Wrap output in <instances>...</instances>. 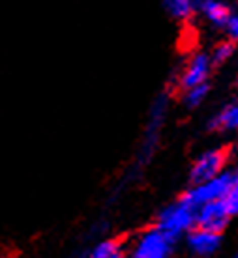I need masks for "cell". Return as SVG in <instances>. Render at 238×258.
<instances>
[{
  "mask_svg": "<svg viewBox=\"0 0 238 258\" xmlns=\"http://www.w3.org/2000/svg\"><path fill=\"white\" fill-rule=\"evenodd\" d=\"M232 174H218L210 178V180L206 181H201V183H195L189 191L180 197V202L187 204V206L192 208H197L201 204H205V202H210V200H218V199H223V195L229 191V187L232 185Z\"/></svg>",
  "mask_w": 238,
  "mask_h": 258,
  "instance_id": "obj_1",
  "label": "cell"
},
{
  "mask_svg": "<svg viewBox=\"0 0 238 258\" xmlns=\"http://www.w3.org/2000/svg\"><path fill=\"white\" fill-rule=\"evenodd\" d=\"M193 225H195V208L187 206L180 200L173 206L165 208L158 217V228H161L174 239H178L182 232L193 228Z\"/></svg>",
  "mask_w": 238,
  "mask_h": 258,
  "instance_id": "obj_2",
  "label": "cell"
},
{
  "mask_svg": "<svg viewBox=\"0 0 238 258\" xmlns=\"http://www.w3.org/2000/svg\"><path fill=\"white\" fill-rule=\"evenodd\" d=\"M176 239L171 238L167 232H163L161 228H152L141 236L137 243L133 256L137 258H163L173 251V245Z\"/></svg>",
  "mask_w": 238,
  "mask_h": 258,
  "instance_id": "obj_3",
  "label": "cell"
},
{
  "mask_svg": "<svg viewBox=\"0 0 238 258\" xmlns=\"http://www.w3.org/2000/svg\"><path fill=\"white\" fill-rule=\"evenodd\" d=\"M229 213L225 210V204L223 200H210V202H205L201 204L197 210H195V225L199 228H205V230H210V232H218L221 234L227 228V223H229Z\"/></svg>",
  "mask_w": 238,
  "mask_h": 258,
  "instance_id": "obj_4",
  "label": "cell"
},
{
  "mask_svg": "<svg viewBox=\"0 0 238 258\" xmlns=\"http://www.w3.org/2000/svg\"><path fill=\"white\" fill-rule=\"evenodd\" d=\"M227 157H229V150L227 148L210 150V152L201 155L192 167V172H189V180H192L193 185L218 176L225 167Z\"/></svg>",
  "mask_w": 238,
  "mask_h": 258,
  "instance_id": "obj_5",
  "label": "cell"
},
{
  "mask_svg": "<svg viewBox=\"0 0 238 258\" xmlns=\"http://www.w3.org/2000/svg\"><path fill=\"white\" fill-rule=\"evenodd\" d=\"M187 245L195 254H201V256H206V254H212L219 249L221 245V234L218 232H210V230H205V228H195L192 230V234L187 236Z\"/></svg>",
  "mask_w": 238,
  "mask_h": 258,
  "instance_id": "obj_6",
  "label": "cell"
},
{
  "mask_svg": "<svg viewBox=\"0 0 238 258\" xmlns=\"http://www.w3.org/2000/svg\"><path fill=\"white\" fill-rule=\"evenodd\" d=\"M210 56H206V54H195L189 62V66L186 68L184 71V75L180 77V88L187 90V88H192L195 84H201L205 83L206 77H208V73H210Z\"/></svg>",
  "mask_w": 238,
  "mask_h": 258,
  "instance_id": "obj_7",
  "label": "cell"
},
{
  "mask_svg": "<svg viewBox=\"0 0 238 258\" xmlns=\"http://www.w3.org/2000/svg\"><path fill=\"white\" fill-rule=\"evenodd\" d=\"M201 10L208 17V21H212L218 26H225V23L231 17L229 8L219 0H201Z\"/></svg>",
  "mask_w": 238,
  "mask_h": 258,
  "instance_id": "obj_8",
  "label": "cell"
},
{
  "mask_svg": "<svg viewBox=\"0 0 238 258\" xmlns=\"http://www.w3.org/2000/svg\"><path fill=\"white\" fill-rule=\"evenodd\" d=\"M212 129H238V105H229L210 122Z\"/></svg>",
  "mask_w": 238,
  "mask_h": 258,
  "instance_id": "obj_9",
  "label": "cell"
},
{
  "mask_svg": "<svg viewBox=\"0 0 238 258\" xmlns=\"http://www.w3.org/2000/svg\"><path fill=\"white\" fill-rule=\"evenodd\" d=\"M94 258H118L122 256V243L118 239H105L98 243L92 251Z\"/></svg>",
  "mask_w": 238,
  "mask_h": 258,
  "instance_id": "obj_10",
  "label": "cell"
},
{
  "mask_svg": "<svg viewBox=\"0 0 238 258\" xmlns=\"http://www.w3.org/2000/svg\"><path fill=\"white\" fill-rule=\"evenodd\" d=\"M163 4L174 19H187L193 12V0H163Z\"/></svg>",
  "mask_w": 238,
  "mask_h": 258,
  "instance_id": "obj_11",
  "label": "cell"
},
{
  "mask_svg": "<svg viewBox=\"0 0 238 258\" xmlns=\"http://www.w3.org/2000/svg\"><path fill=\"white\" fill-rule=\"evenodd\" d=\"M232 52H234V43L232 41H221L219 45H216V49H214L212 52V62L214 66H221L225 64L227 60L232 56Z\"/></svg>",
  "mask_w": 238,
  "mask_h": 258,
  "instance_id": "obj_12",
  "label": "cell"
},
{
  "mask_svg": "<svg viewBox=\"0 0 238 258\" xmlns=\"http://www.w3.org/2000/svg\"><path fill=\"white\" fill-rule=\"evenodd\" d=\"M208 94V86L205 83L201 84H195L192 88H187L186 90V105L187 107H197V105L203 101Z\"/></svg>",
  "mask_w": 238,
  "mask_h": 258,
  "instance_id": "obj_13",
  "label": "cell"
},
{
  "mask_svg": "<svg viewBox=\"0 0 238 258\" xmlns=\"http://www.w3.org/2000/svg\"><path fill=\"white\" fill-rule=\"evenodd\" d=\"M223 204H225V210L229 213V217H234L238 215V181H232V185L229 187L225 195H223Z\"/></svg>",
  "mask_w": 238,
  "mask_h": 258,
  "instance_id": "obj_14",
  "label": "cell"
},
{
  "mask_svg": "<svg viewBox=\"0 0 238 258\" xmlns=\"http://www.w3.org/2000/svg\"><path fill=\"white\" fill-rule=\"evenodd\" d=\"M225 25H227V30H229V36L238 41V15H231Z\"/></svg>",
  "mask_w": 238,
  "mask_h": 258,
  "instance_id": "obj_15",
  "label": "cell"
},
{
  "mask_svg": "<svg viewBox=\"0 0 238 258\" xmlns=\"http://www.w3.org/2000/svg\"><path fill=\"white\" fill-rule=\"evenodd\" d=\"M232 178H234V181H238V167H236V170H234V174H232Z\"/></svg>",
  "mask_w": 238,
  "mask_h": 258,
  "instance_id": "obj_16",
  "label": "cell"
},
{
  "mask_svg": "<svg viewBox=\"0 0 238 258\" xmlns=\"http://www.w3.org/2000/svg\"><path fill=\"white\" fill-rule=\"evenodd\" d=\"M236 83H238V79H236Z\"/></svg>",
  "mask_w": 238,
  "mask_h": 258,
  "instance_id": "obj_17",
  "label": "cell"
}]
</instances>
